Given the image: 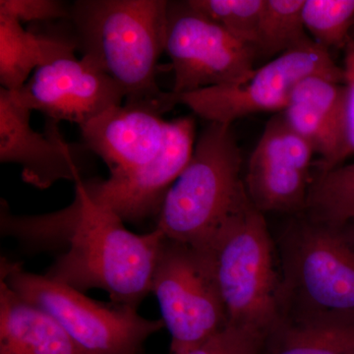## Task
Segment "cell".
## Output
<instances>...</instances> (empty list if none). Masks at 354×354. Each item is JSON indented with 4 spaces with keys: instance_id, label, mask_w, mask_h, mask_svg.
Listing matches in <instances>:
<instances>
[{
    "instance_id": "obj_1",
    "label": "cell",
    "mask_w": 354,
    "mask_h": 354,
    "mask_svg": "<svg viewBox=\"0 0 354 354\" xmlns=\"http://www.w3.org/2000/svg\"><path fill=\"white\" fill-rule=\"evenodd\" d=\"M1 234L28 250H64L44 274L85 293L108 292L111 302L138 309L152 292L153 271L165 239L155 228L136 234L111 209L88 196L82 180L67 208L41 216H14L1 203Z\"/></svg>"
},
{
    "instance_id": "obj_2",
    "label": "cell",
    "mask_w": 354,
    "mask_h": 354,
    "mask_svg": "<svg viewBox=\"0 0 354 354\" xmlns=\"http://www.w3.org/2000/svg\"><path fill=\"white\" fill-rule=\"evenodd\" d=\"M167 0H78L69 6L71 38L83 57L123 91L125 102H160Z\"/></svg>"
},
{
    "instance_id": "obj_3",
    "label": "cell",
    "mask_w": 354,
    "mask_h": 354,
    "mask_svg": "<svg viewBox=\"0 0 354 354\" xmlns=\"http://www.w3.org/2000/svg\"><path fill=\"white\" fill-rule=\"evenodd\" d=\"M232 124L209 122L158 216L165 239L204 251L250 203L242 180L241 151Z\"/></svg>"
},
{
    "instance_id": "obj_4",
    "label": "cell",
    "mask_w": 354,
    "mask_h": 354,
    "mask_svg": "<svg viewBox=\"0 0 354 354\" xmlns=\"http://www.w3.org/2000/svg\"><path fill=\"white\" fill-rule=\"evenodd\" d=\"M227 325L267 339L281 322V283L264 215L248 205L232 216L204 251Z\"/></svg>"
},
{
    "instance_id": "obj_5",
    "label": "cell",
    "mask_w": 354,
    "mask_h": 354,
    "mask_svg": "<svg viewBox=\"0 0 354 354\" xmlns=\"http://www.w3.org/2000/svg\"><path fill=\"white\" fill-rule=\"evenodd\" d=\"M1 281L19 297L50 314L86 354H142L151 335L165 324L151 320L127 305L104 304L85 293L23 271L1 259Z\"/></svg>"
},
{
    "instance_id": "obj_6",
    "label": "cell",
    "mask_w": 354,
    "mask_h": 354,
    "mask_svg": "<svg viewBox=\"0 0 354 354\" xmlns=\"http://www.w3.org/2000/svg\"><path fill=\"white\" fill-rule=\"evenodd\" d=\"M324 75L344 82L342 67L330 51L312 39L286 51L236 82L203 88L187 94L167 93L169 108L188 106L208 122L232 124L235 120L262 111H283L295 88L307 77Z\"/></svg>"
},
{
    "instance_id": "obj_7",
    "label": "cell",
    "mask_w": 354,
    "mask_h": 354,
    "mask_svg": "<svg viewBox=\"0 0 354 354\" xmlns=\"http://www.w3.org/2000/svg\"><path fill=\"white\" fill-rule=\"evenodd\" d=\"M152 292L171 335V354L192 348L227 326L208 261L192 247L165 237L153 271Z\"/></svg>"
},
{
    "instance_id": "obj_8",
    "label": "cell",
    "mask_w": 354,
    "mask_h": 354,
    "mask_svg": "<svg viewBox=\"0 0 354 354\" xmlns=\"http://www.w3.org/2000/svg\"><path fill=\"white\" fill-rule=\"evenodd\" d=\"M286 267L285 291L300 310L297 319L354 320V244L344 228H302Z\"/></svg>"
},
{
    "instance_id": "obj_9",
    "label": "cell",
    "mask_w": 354,
    "mask_h": 354,
    "mask_svg": "<svg viewBox=\"0 0 354 354\" xmlns=\"http://www.w3.org/2000/svg\"><path fill=\"white\" fill-rule=\"evenodd\" d=\"M165 53L171 60V94L227 85L253 71L258 51L187 1H169Z\"/></svg>"
},
{
    "instance_id": "obj_10",
    "label": "cell",
    "mask_w": 354,
    "mask_h": 354,
    "mask_svg": "<svg viewBox=\"0 0 354 354\" xmlns=\"http://www.w3.org/2000/svg\"><path fill=\"white\" fill-rule=\"evenodd\" d=\"M75 44L46 60L17 92V101L50 120L69 121L79 127L120 106L125 95L113 79L85 57L77 58Z\"/></svg>"
},
{
    "instance_id": "obj_11",
    "label": "cell",
    "mask_w": 354,
    "mask_h": 354,
    "mask_svg": "<svg viewBox=\"0 0 354 354\" xmlns=\"http://www.w3.org/2000/svg\"><path fill=\"white\" fill-rule=\"evenodd\" d=\"M195 147L192 116L169 121L164 146L157 157L108 179L83 180L88 196L123 221L139 223L158 216L165 195L187 165Z\"/></svg>"
},
{
    "instance_id": "obj_12",
    "label": "cell",
    "mask_w": 354,
    "mask_h": 354,
    "mask_svg": "<svg viewBox=\"0 0 354 354\" xmlns=\"http://www.w3.org/2000/svg\"><path fill=\"white\" fill-rule=\"evenodd\" d=\"M314 153L283 113L272 116L247 167L244 183L253 206L263 214L306 208Z\"/></svg>"
},
{
    "instance_id": "obj_13",
    "label": "cell",
    "mask_w": 354,
    "mask_h": 354,
    "mask_svg": "<svg viewBox=\"0 0 354 354\" xmlns=\"http://www.w3.org/2000/svg\"><path fill=\"white\" fill-rule=\"evenodd\" d=\"M31 111L11 91L0 88V160L21 165L24 183L44 190L60 180H82L75 149L59 131L58 121H46L44 132L31 127Z\"/></svg>"
},
{
    "instance_id": "obj_14",
    "label": "cell",
    "mask_w": 354,
    "mask_h": 354,
    "mask_svg": "<svg viewBox=\"0 0 354 354\" xmlns=\"http://www.w3.org/2000/svg\"><path fill=\"white\" fill-rule=\"evenodd\" d=\"M169 109L160 102H125L80 127L84 146L108 165L111 176L132 171L157 157L164 146Z\"/></svg>"
},
{
    "instance_id": "obj_15",
    "label": "cell",
    "mask_w": 354,
    "mask_h": 354,
    "mask_svg": "<svg viewBox=\"0 0 354 354\" xmlns=\"http://www.w3.org/2000/svg\"><path fill=\"white\" fill-rule=\"evenodd\" d=\"M344 83L324 75H312L299 83L281 111L288 124L321 156L320 174L346 160Z\"/></svg>"
},
{
    "instance_id": "obj_16",
    "label": "cell",
    "mask_w": 354,
    "mask_h": 354,
    "mask_svg": "<svg viewBox=\"0 0 354 354\" xmlns=\"http://www.w3.org/2000/svg\"><path fill=\"white\" fill-rule=\"evenodd\" d=\"M0 354H86L41 307L0 281Z\"/></svg>"
},
{
    "instance_id": "obj_17",
    "label": "cell",
    "mask_w": 354,
    "mask_h": 354,
    "mask_svg": "<svg viewBox=\"0 0 354 354\" xmlns=\"http://www.w3.org/2000/svg\"><path fill=\"white\" fill-rule=\"evenodd\" d=\"M71 37L38 35L27 31L17 20L0 15V83L17 92L46 60L65 46Z\"/></svg>"
},
{
    "instance_id": "obj_18",
    "label": "cell",
    "mask_w": 354,
    "mask_h": 354,
    "mask_svg": "<svg viewBox=\"0 0 354 354\" xmlns=\"http://www.w3.org/2000/svg\"><path fill=\"white\" fill-rule=\"evenodd\" d=\"M263 354H354V320L322 319L279 325Z\"/></svg>"
},
{
    "instance_id": "obj_19",
    "label": "cell",
    "mask_w": 354,
    "mask_h": 354,
    "mask_svg": "<svg viewBox=\"0 0 354 354\" xmlns=\"http://www.w3.org/2000/svg\"><path fill=\"white\" fill-rule=\"evenodd\" d=\"M306 208L312 221L320 225L339 228L354 221V162L319 174Z\"/></svg>"
},
{
    "instance_id": "obj_20",
    "label": "cell",
    "mask_w": 354,
    "mask_h": 354,
    "mask_svg": "<svg viewBox=\"0 0 354 354\" xmlns=\"http://www.w3.org/2000/svg\"><path fill=\"white\" fill-rule=\"evenodd\" d=\"M305 0H265L257 50L259 57H279L312 41L305 28Z\"/></svg>"
},
{
    "instance_id": "obj_21",
    "label": "cell",
    "mask_w": 354,
    "mask_h": 354,
    "mask_svg": "<svg viewBox=\"0 0 354 354\" xmlns=\"http://www.w3.org/2000/svg\"><path fill=\"white\" fill-rule=\"evenodd\" d=\"M302 18L316 44L344 50L354 28V0H305Z\"/></svg>"
},
{
    "instance_id": "obj_22",
    "label": "cell",
    "mask_w": 354,
    "mask_h": 354,
    "mask_svg": "<svg viewBox=\"0 0 354 354\" xmlns=\"http://www.w3.org/2000/svg\"><path fill=\"white\" fill-rule=\"evenodd\" d=\"M265 0H188L205 16L235 38L257 50L261 15ZM258 51V50H257Z\"/></svg>"
},
{
    "instance_id": "obj_23",
    "label": "cell",
    "mask_w": 354,
    "mask_h": 354,
    "mask_svg": "<svg viewBox=\"0 0 354 354\" xmlns=\"http://www.w3.org/2000/svg\"><path fill=\"white\" fill-rule=\"evenodd\" d=\"M265 342L251 330L227 325L206 341L174 354H263Z\"/></svg>"
},
{
    "instance_id": "obj_24",
    "label": "cell",
    "mask_w": 354,
    "mask_h": 354,
    "mask_svg": "<svg viewBox=\"0 0 354 354\" xmlns=\"http://www.w3.org/2000/svg\"><path fill=\"white\" fill-rule=\"evenodd\" d=\"M0 15L13 18L21 24L67 20L69 6L58 0H0Z\"/></svg>"
},
{
    "instance_id": "obj_25",
    "label": "cell",
    "mask_w": 354,
    "mask_h": 354,
    "mask_svg": "<svg viewBox=\"0 0 354 354\" xmlns=\"http://www.w3.org/2000/svg\"><path fill=\"white\" fill-rule=\"evenodd\" d=\"M344 86L346 102V156L354 155V39H349L344 50Z\"/></svg>"
},
{
    "instance_id": "obj_26",
    "label": "cell",
    "mask_w": 354,
    "mask_h": 354,
    "mask_svg": "<svg viewBox=\"0 0 354 354\" xmlns=\"http://www.w3.org/2000/svg\"><path fill=\"white\" fill-rule=\"evenodd\" d=\"M342 228H344V230L346 232V235H348V239H351V241L354 244V221H351V223L344 225Z\"/></svg>"
},
{
    "instance_id": "obj_27",
    "label": "cell",
    "mask_w": 354,
    "mask_h": 354,
    "mask_svg": "<svg viewBox=\"0 0 354 354\" xmlns=\"http://www.w3.org/2000/svg\"><path fill=\"white\" fill-rule=\"evenodd\" d=\"M351 39H354V28L353 32H351Z\"/></svg>"
}]
</instances>
